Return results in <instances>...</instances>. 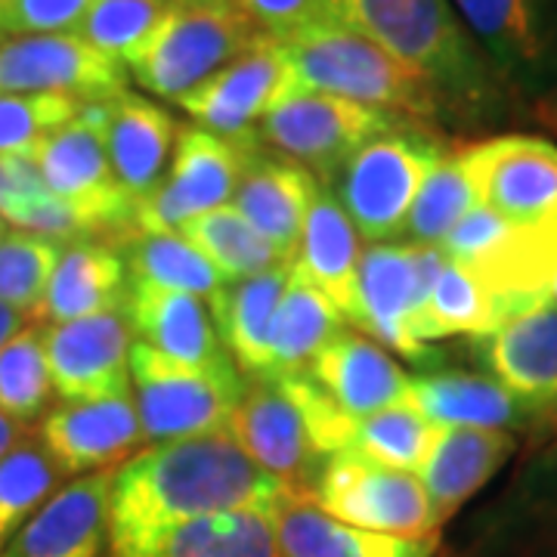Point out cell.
I'll return each instance as SVG.
<instances>
[{
  "instance_id": "cell-16",
  "label": "cell",
  "mask_w": 557,
  "mask_h": 557,
  "mask_svg": "<svg viewBox=\"0 0 557 557\" xmlns=\"http://www.w3.org/2000/svg\"><path fill=\"white\" fill-rule=\"evenodd\" d=\"M134 332L121 310L44 325V354L60 403L131 394Z\"/></svg>"
},
{
  "instance_id": "cell-45",
  "label": "cell",
  "mask_w": 557,
  "mask_h": 557,
  "mask_svg": "<svg viewBox=\"0 0 557 557\" xmlns=\"http://www.w3.org/2000/svg\"><path fill=\"white\" fill-rule=\"evenodd\" d=\"M233 3L263 35H273V38L292 35L300 25L329 16L322 0H233Z\"/></svg>"
},
{
  "instance_id": "cell-36",
  "label": "cell",
  "mask_w": 557,
  "mask_h": 557,
  "mask_svg": "<svg viewBox=\"0 0 557 557\" xmlns=\"http://www.w3.org/2000/svg\"><path fill=\"white\" fill-rule=\"evenodd\" d=\"M201 258L211 260L223 282H239L273 270L278 263H295L282 258L258 230L242 218L233 205H220L214 211H205L177 230Z\"/></svg>"
},
{
  "instance_id": "cell-38",
  "label": "cell",
  "mask_w": 557,
  "mask_h": 557,
  "mask_svg": "<svg viewBox=\"0 0 557 557\" xmlns=\"http://www.w3.org/2000/svg\"><path fill=\"white\" fill-rule=\"evenodd\" d=\"M434 434H437V424H431L412 403H399V406H387L375 416L357 421L344 453L416 474L418 465L424 461L434 443Z\"/></svg>"
},
{
  "instance_id": "cell-3",
  "label": "cell",
  "mask_w": 557,
  "mask_h": 557,
  "mask_svg": "<svg viewBox=\"0 0 557 557\" xmlns=\"http://www.w3.org/2000/svg\"><path fill=\"white\" fill-rule=\"evenodd\" d=\"M276 40L288 62L292 87L375 106L421 124L446 119L428 81L418 78L375 40L362 38L332 16L300 25L298 32Z\"/></svg>"
},
{
  "instance_id": "cell-11",
  "label": "cell",
  "mask_w": 557,
  "mask_h": 557,
  "mask_svg": "<svg viewBox=\"0 0 557 557\" xmlns=\"http://www.w3.org/2000/svg\"><path fill=\"white\" fill-rule=\"evenodd\" d=\"M260 143H236L201 127H180L174 159L149 199L137 205V233H177L183 223L230 205Z\"/></svg>"
},
{
  "instance_id": "cell-31",
  "label": "cell",
  "mask_w": 557,
  "mask_h": 557,
  "mask_svg": "<svg viewBox=\"0 0 557 557\" xmlns=\"http://www.w3.org/2000/svg\"><path fill=\"white\" fill-rule=\"evenodd\" d=\"M347 319L319 288L300 276H288L270 329V372L263 379L300 375L317 354L344 329Z\"/></svg>"
},
{
  "instance_id": "cell-26",
  "label": "cell",
  "mask_w": 557,
  "mask_h": 557,
  "mask_svg": "<svg viewBox=\"0 0 557 557\" xmlns=\"http://www.w3.org/2000/svg\"><path fill=\"white\" fill-rule=\"evenodd\" d=\"M282 557H434L437 536H391L329 518L307 496L288 493L273 515Z\"/></svg>"
},
{
  "instance_id": "cell-48",
  "label": "cell",
  "mask_w": 557,
  "mask_h": 557,
  "mask_svg": "<svg viewBox=\"0 0 557 557\" xmlns=\"http://www.w3.org/2000/svg\"><path fill=\"white\" fill-rule=\"evenodd\" d=\"M548 298L557 304V260H555V270H552V282H548Z\"/></svg>"
},
{
  "instance_id": "cell-33",
  "label": "cell",
  "mask_w": 557,
  "mask_h": 557,
  "mask_svg": "<svg viewBox=\"0 0 557 557\" xmlns=\"http://www.w3.org/2000/svg\"><path fill=\"white\" fill-rule=\"evenodd\" d=\"M139 557H282L273 515L226 511L168 530Z\"/></svg>"
},
{
  "instance_id": "cell-18",
  "label": "cell",
  "mask_w": 557,
  "mask_h": 557,
  "mask_svg": "<svg viewBox=\"0 0 557 557\" xmlns=\"http://www.w3.org/2000/svg\"><path fill=\"white\" fill-rule=\"evenodd\" d=\"M478 354L502 387L536 418L557 416V304L539 300L474 338Z\"/></svg>"
},
{
  "instance_id": "cell-13",
  "label": "cell",
  "mask_w": 557,
  "mask_h": 557,
  "mask_svg": "<svg viewBox=\"0 0 557 557\" xmlns=\"http://www.w3.org/2000/svg\"><path fill=\"white\" fill-rule=\"evenodd\" d=\"M288 90L292 75L278 40L273 35H260L214 78L180 97L177 106L201 131L236 143H260V121Z\"/></svg>"
},
{
  "instance_id": "cell-15",
  "label": "cell",
  "mask_w": 557,
  "mask_h": 557,
  "mask_svg": "<svg viewBox=\"0 0 557 557\" xmlns=\"http://www.w3.org/2000/svg\"><path fill=\"white\" fill-rule=\"evenodd\" d=\"M267 474L292 493L307 496L325 458L319 456L310 424L278 379H248L245 394L223 428Z\"/></svg>"
},
{
  "instance_id": "cell-44",
  "label": "cell",
  "mask_w": 557,
  "mask_h": 557,
  "mask_svg": "<svg viewBox=\"0 0 557 557\" xmlns=\"http://www.w3.org/2000/svg\"><path fill=\"white\" fill-rule=\"evenodd\" d=\"M94 0H7L0 35H57L78 32Z\"/></svg>"
},
{
  "instance_id": "cell-28",
  "label": "cell",
  "mask_w": 557,
  "mask_h": 557,
  "mask_svg": "<svg viewBox=\"0 0 557 557\" xmlns=\"http://www.w3.org/2000/svg\"><path fill=\"white\" fill-rule=\"evenodd\" d=\"M288 276L292 263H278L260 276L223 282L208 298L220 344L245 379H263L270 372V329Z\"/></svg>"
},
{
  "instance_id": "cell-29",
  "label": "cell",
  "mask_w": 557,
  "mask_h": 557,
  "mask_svg": "<svg viewBox=\"0 0 557 557\" xmlns=\"http://www.w3.org/2000/svg\"><path fill=\"white\" fill-rule=\"evenodd\" d=\"M359 233L350 223L347 211L341 208L329 186H319L317 199L300 233L298 258L292 273L310 282L350 322L357 304V267H359Z\"/></svg>"
},
{
  "instance_id": "cell-30",
  "label": "cell",
  "mask_w": 557,
  "mask_h": 557,
  "mask_svg": "<svg viewBox=\"0 0 557 557\" xmlns=\"http://www.w3.org/2000/svg\"><path fill=\"white\" fill-rule=\"evenodd\" d=\"M409 403L437 428H490L518 431L536 416L508 387L490 375L434 372L409 379Z\"/></svg>"
},
{
  "instance_id": "cell-21",
  "label": "cell",
  "mask_w": 557,
  "mask_h": 557,
  "mask_svg": "<svg viewBox=\"0 0 557 557\" xmlns=\"http://www.w3.org/2000/svg\"><path fill=\"white\" fill-rule=\"evenodd\" d=\"M515 449H518V437L511 431L437 428L434 443L416 471L428 493L437 527L456 518L458 508L496 478Z\"/></svg>"
},
{
  "instance_id": "cell-22",
  "label": "cell",
  "mask_w": 557,
  "mask_h": 557,
  "mask_svg": "<svg viewBox=\"0 0 557 557\" xmlns=\"http://www.w3.org/2000/svg\"><path fill=\"white\" fill-rule=\"evenodd\" d=\"M319 180L295 161L270 156L260 146L242 171L233 208L276 248L282 258H298L300 233L317 199Z\"/></svg>"
},
{
  "instance_id": "cell-27",
  "label": "cell",
  "mask_w": 557,
  "mask_h": 557,
  "mask_svg": "<svg viewBox=\"0 0 557 557\" xmlns=\"http://www.w3.org/2000/svg\"><path fill=\"white\" fill-rule=\"evenodd\" d=\"M127 298V267L106 239H78L62 248V258L40 300L35 322L60 325L72 319L121 310Z\"/></svg>"
},
{
  "instance_id": "cell-42",
  "label": "cell",
  "mask_w": 557,
  "mask_h": 557,
  "mask_svg": "<svg viewBox=\"0 0 557 557\" xmlns=\"http://www.w3.org/2000/svg\"><path fill=\"white\" fill-rule=\"evenodd\" d=\"M81 106L57 94H0V156L38 159L40 146L75 119Z\"/></svg>"
},
{
  "instance_id": "cell-1",
  "label": "cell",
  "mask_w": 557,
  "mask_h": 557,
  "mask_svg": "<svg viewBox=\"0 0 557 557\" xmlns=\"http://www.w3.org/2000/svg\"><path fill=\"white\" fill-rule=\"evenodd\" d=\"M288 493L226 431L149 446L115 471L106 557H139L168 530L211 515H276Z\"/></svg>"
},
{
  "instance_id": "cell-35",
  "label": "cell",
  "mask_w": 557,
  "mask_h": 557,
  "mask_svg": "<svg viewBox=\"0 0 557 557\" xmlns=\"http://www.w3.org/2000/svg\"><path fill=\"white\" fill-rule=\"evenodd\" d=\"M0 218L13 230L38 233L62 245L90 239L78 214L50 193L38 161L25 156H0Z\"/></svg>"
},
{
  "instance_id": "cell-12",
  "label": "cell",
  "mask_w": 557,
  "mask_h": 557,
  "mask_svg": "<svg viewBox=\"0 0 557 557\" xmlns=\"http://www.w3.org/2000/svg\"><path fill=\"white\" fill-rule=\"evenodd\" d=\"M127 78L121 62L109 60L78 32L0 35V94H57L100 102L124 94Z\"/></svg>"
},
{
  "instance_id": "cell-41",
  "label": "cell",
  "mask_w": 557,
  "mask_h": 557,
  "mask_svg": "<svg viewBox=\"0 0 557 557\" xmlns=\"http://www.w3.org/2000/svg\"><path fill=\"white\" fill-rule=\"evenodd\" d=\"M62 242L13 230L0 242V300L28 319L38 317L40 300L62 258Z\"/></svg>"
},
{
  "instance_id": "cell-20",
  "label": "cell",
  "mask_w": 557,
  "mask_h": 557,
  "mask_svg": "<svg viewBox=\"0 0 557 557\" xmlns=\"http://www.w3.org/2000/svg\"><path fill=\"white\" fill-rule=\"evenodd\" d=\"M307 375L338 403V409L350 421H362L387 406L409 403V379L397 359L379 341L354 329L335 332V338L310 362Z\"/></svg>"
},
{
  "instance_id": "cell-32",
  "label": "cell",
  "mask_w": 557,
  "mask_h": 557,
  "mask_svg": "<svg viewBox=\"0 0 557 557\" xmlns=\"http://www.w3.org/2000/svg\"><path fill=\"white\" fill-rule=\"evenodd\" d=\"M505 319L508 313L502 300L468 267L446 258L412 325V335L418 344L431 347L434 341L458 338V335L480 338Z\"/></svg>"
},
{
  "instance_id": "cell-50",
  "label": "cell",
  "mask_w": 557,
  "mask_h": 557,
  "mask_svg": "<svg viewBox=\"0 0 557 557\" xmlns=\"http://www.w3.org/2000/svg\"><path fill=\"white\" fill-rule=\"evenodd\" d=\"M3 545H7V533L0 530V552H3Z\"/></svg>"
},
{
  "instance_id": "cell-6",
  "label": "cell",
  "mask_w": 557,
  "mask_h": 557,
  "mask_svg": "<svg viewBox=\"0 0 557 557\" xmlns=\"http://www.w3.org/2000/svg\"><path fill=\"white\" fill-rule=\"evenodd\" d=\"M245 381L233 359L220 366H186L137 338L131 344L139 428L143 443L152 446L220 434L245 394Z\"/></svg>"
},
{
  "instance_id": "cell-46",
  "label": "cell",
  "mask_w": 557,
  "mask_h": 557,
  "mask_svg": "<svg viewBox=\"0 0 557 557\" xmlns=\"http://www.w3.org/2000/svg\"><path fill=\"white\" fill-rule=\"evenodd\" d=\"M25 325H28V317L20 313L16 307H10V304H3V300H0V347H3L10 338H16Z\"/></svg>"
},
{
  "instance_id": "cell-19",
  "label": "cell",
  "mask_w": 557,
  "mask_h": 557,
  "mask_svg": "<svg viewBox=\"0 0 557 557\" xmlns=\"http://www.w3.org/2000/svg\"><path fill=\"white\" fill-rule=\"evenodd\" d=\"M38 437L65 478L121 468L143 446L131 394L90 403H57L38 421Z\"/></svg>"
},
{
  "instance_id": "cell-8",
  "label": "cell",
  "mask_w": 557,
  "mask_h": 557,
  "mask_svg": "<svg viewBox=\"0 0 557 557\" xmlns=\"http://www.w3.org/2000/svg\"><path fill=\"white\" fill-rule=\"evenodd\" d=\"M403 121L412 119L332 94L292 87L263 115L258 137L260 146L307 168L319 186H329L369 139L387 134Z\"/></svg>"
},
{
  "instance_id": "cell-9",
  "label": "cell",
  "mask_w": 557,
  "mask_h": 557,
  "mask_svg": "<svg viewBox=\"0 0 557 557\" xmlns=\"http://www.w3.org/2000/svg\"><path fill=\"white\" fill-rule=\"evenodd\" d=\"M307 498L329 518L372 533L421 539L437 536L440 530L418 474L354 453L325 458Z\"/></svg>"
},
{
  "instance_id": "cell-24",
  "label": "cell",
  "mask_w": 557,
  "mask_h": 557,
  "mask_svg": "<svg viewBox=\"0 0 557 557\" xmlns=\"http://www.w3.org/2000/svg\"><path fill=\"white\" fill-rule=\"evenodd\" d=\"M177 131V121L149 97L124 90L109 100L106 152L112 174L134 205H143L161 186L174 159Z\"/></svg>"
},
{
  "instance_id": "cell-10",
  "label": "cell",
  "mask_w": 557,
  "mask_h": 557,
  "mask_svg": "<svg viewBox=\"0 0 557 557\" xmlns=\"http://www.w3.org/2000/svg\"><path fill=\"white\" fill-rule=\"evenodd\" d=\"M443 260L446 255L437 245L372 242L369 248H362L350 325L362 329V335L384 347L397 350L399 357L424 362L431 347L418 344L412 325L434 288Z\"/></svg>"
},
{
  "instance_id": "cell-49",
  "label": "cell",
  "mask_w": 557,
  "mask_h": 557,
  "mask_svg": "<svg viewBox=\"0 0 557 557\" xmlns=\"http://www.w3.org/2000/svg\"><path fill=\"white\" fill-rule=\"evenodd\" d=\"M3 236H7V223H3V218H0V242H3Z\"/></svg>"
},
{
  "instance_id": "cell-40",
  "label": "cell",
  "mask_w": 557,
  "mask_h": 557,
  "mask_svg": "<svg viewBox=\"0 0 557 557\" xmlns=\"http://www.w3.org/2000/svg\"><path fill=\"white\" fill-rule=\"evenodd\" d=\"M53 403V381L44 354V329L25 325L0 347V412L20 424H35Z\"/></svg>"
},
{
  "instance_id": "cell-39",
  "label": "cell",
  "mask_w": 557,
  "mask_h": 557,
  "mask_svg": "<svg viewBox=\"0 0 557 557\" xmlns=\"http://www.w3.org/2000/svg\"><path fill=\"white\" fill-rule=\"evenodd\" d=\"M62 468L32 431L0 456V530L7 539L62 486Z\"/></svg>"
},
{
  "instance_id": "cell-34",
  "label": "cell",
  "mask_w": 557,
  "mask_h": 557,
  "mask_svg": "<svg viewBox=\"0 0 557 557\" xmlns=\"http://www.w3.org/2000/svg\"><path fill=\"white\" fill-rule=\"evenodd\" d=\"M127 285H149L164 292H183L211 298L223 285V276L183 239L180 233H134L119 245Z\"/></svg>"
},
{
  "instance_id": "cell-17",
  "label": "cell",
  "mask_w": 557,
  "mask_h": 557,
  "mask_svg": "<svg viewBox=\"0 0 557 557\" xmlns=\"http://www.w3.org/2000/svg\"><path fill=\"white\" fill-rule=\"evenodd\" d=\"M119 468L62 483L7 539L0 557H106L112 539V483Z\"/></svg>"
},
{
  "instance_id": "cell-7",
  "label": "cell",
  "mask_w": 557,
  "mask_h": 557,
  "mask_svg": "<svg viewBox=\"0 0 557 557\" xmlns=\"http://www.w3.org/2000/svg\"><path fill=\"white\" fill-rule=\"evenodd\" d=\"M109 100L84 102L81 112L40 146L38 168L50 193L60 196L87 226L90 239L119 248L137 233V205L124 196L106 152Z\"/></svg>"
},
{
  "instance_id": "cell-51",
  "label": "cell",
  "mask_w": 557,
  "mask_h": 557,
  "mask_svg": "<svg viewBox=\"0 0 557 557\" xmlns=\"http://www.w3.org/2000/svg\"><path fill=\"white\" fill-rule=\"evenodd\" d=\"M3 3H7V0H0V10H3Z\"/></svg>"
},
{
  "instance_id": "cell-5",
  "label": "cell",
  "mask_w": 557,
  "mask_h": 557,
  "mask_svg": "<svg viewBox=\"0 0 557 557\" xmlns=\"http://www.w3.org/2000/svg\"><path fill=\"white\" fill-rule=\"evenodd\" d=\"M443 139L421 121H403L387 134L369 139L341 168L329 189L366 242H394L403 236L409 208L424 177L446 159Z\"/></svg>"
},
{
  "instance_id": "cell-4",
  "label": "cell",
  "mask_w": 557,
  "mask_h": 557,
  "mask_svg": "<svg viewBox=\"0 0 557 557\" xmlns=\"http://www.w3.org/2000/svg\"><path fill=\"white\" fill-rule=\"evenodd\" d=\"M260 35L233 0H171L124 69L146 94L177 102L242 57Z\"/></svg>"
},
{
  "instance_id": "cell-14",
  "label": "cell",
  "mask_w": 557,
  "mask_h": 557,
  "mask_svg": "<svg viewBox=\"0 0 557 557\" xmlns=\"http://www.w3.org/2000/svg\"><path fill=\"white\" fill-rule=\"evenodd\" d=\"M480 205L511 223L557 218V146L533 134H502L458 149Z\"/></svg>"
},
{
  "instance_id": "cell-47",
  "label": "cell",
  "mask_w": 557,
  "mask_h": 557,
  "mask_svg": "<svg viewBox=\"0 0 557 557\" xmlns=\"http://www.w3.org/2000/svg\"><path fill=\"white\" fill-rule=\"evenodd\" d=\"M32 428L28 424H20L16 418H10L7 412H0V456H7L22 437H28Z\"/></svg>"
},
{
  "instance_id": "cell-2",
  "label": "cell",
  "mask_w": 557,
  "mask_h": 557,
  "mask_svg": "<svg viewBox=\"0 0 557 557\" xmlns=\"http://www.w3.org/2000/svg\"><path fill=\"white\" fill-rule=\"evenodd\" d=\"M329 16L375 40L431 84L453 119H483L502 102L498 72L449 0H322Z\"/></svg>"
},
{
  "instance_id": "cell-43",
  "label": "cell",
  "mask_w": 557,
  "mask_h": 557,
  "mask_svg": "<svg viewBox=\"0 0 557 557\" xmlns=\"http://www.w3.org/2000/svg\"><path fill=\"white\" fill-rule=\"evenodd\" d=\"M171 0H94L78 25V35L109 60L124 62L159 25Z\"/></svg>"
},
{
  "instance_id": "cell-37",
  "label": "cell",
  "mask_w": 557,
  "mask_h": 557,
  "mask_svg": "<svg viewBox=\"0 0 557 557\" xmlns=\"http://www.w3.org/2000/svg\"><path fill=\"white\" fill-rule=\"evenodd\" d=\"M478 205V189L471 183L468 164L461 159V152H449L421 183L416 201L409 208L406 226H403V236L409 245H437L440 248L458 220Z\"/></svg>"
},
{
  "instance_id": "cell-23",
  "label": "cell",
  "mask_w": 557,
  "mask_h": 557,
  "mask_svg": "<svg viewBox=\"0 0 557 557\" xmlns=\"http://www.w3.org/2000/svg\"><path fill=\"white\" fill-rule=\"evenodd\" d=\"M498 78L533 81L552 57L548 0H449Z\"/></svg>"
},
{
  "instance_id": "cell-25",
  "label": "cell",
  "mask_w": 557,
  "mask_h": 557,
  "mask_svg": "<svg viewBox=\"0 0 557 557\" xmlns=\"http://www.w3.org/2000/svg\"><path fill=\"white\" fill-rule=\"evenodd\" d=\"M121 313L137 341L156 347L164 357L186 366H220L230 362L220 344L208 300L183 292H164L149 285H127Z\"/></svg>"
}]
</instances>
